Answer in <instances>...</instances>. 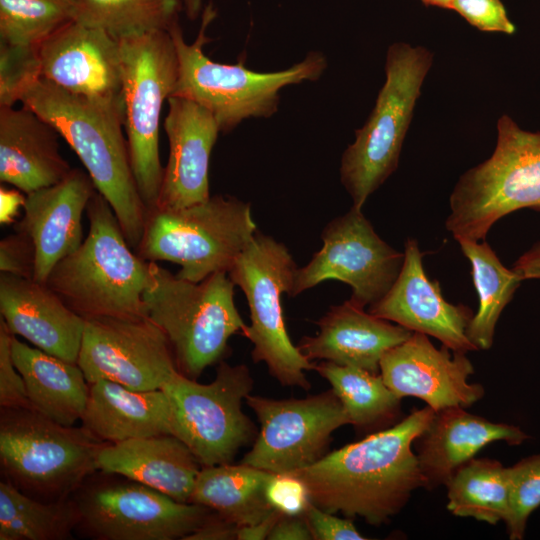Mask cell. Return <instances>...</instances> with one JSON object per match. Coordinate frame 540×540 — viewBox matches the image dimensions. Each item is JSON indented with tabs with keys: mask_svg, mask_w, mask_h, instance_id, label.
<instances>
[{
	"mask_svg": "<svg viewBox=\"0 0 540 540\" xmlns=\"http://www.w3.org/2000/svg\"><path fill=\"white\" fill-rule=\"evenodd\" d=\"M435 410H413L407 417L364 439L325 454L294 473L311 502L330 513L360 517L381 525L398 514L418 488H427L412 446Z\"/></svg>",
	"mask_w": 540,
	"mask_h": 540,
	"instance_id": "obj_1",
	"label": "cell"
},
{
	"mask_svg": "<svg viewBox=\"0 0 540 540\" xmlns=\"http://www.w3.org/2000/svg\"><path fill=\"white\" fill-rule=\"evenodd\" d=\"M20 102L48 121L74 150L136 252L148 210L138 191L123 134L122 97L73 94L40 78Z\"/></svg>",
	"mask_w": 540,
	"mask_h": 540,
	"instance_id": "obj_2",
	"label": "cell"
},
{
	"mask_svg": "<svg viewBox=\"0 0 540 540\" xmlns=\"http://www.w3.org/2000/svg\"><path fill=\"white\" fill-rule=\"evenodd\" d=\"M86 214V238L55 265L45 284L85 320L146 317L142 295L150 262L130 247L112 207L97 190Z\"/></svg>",
	"mask_w": 540,
	"mask_h": 540,
	"instance_id": "obj_3",
	"label": "cell"
},
{
	"mask_svg": "<svg viewBox=\"0 0 540 540\" xmlns=\"http://www.w3.org/2000/svg\"><path fill=\"white\" fill-rule=\"evenodd\" d=\"M215 14L213 6L208 5L198 35L190 44L186 43L178 21L170 27L179 63L171 96L190 99L207 109L216 119L220 132H231L248 118L271 117L278 110L282 88L316 81L325 72L327 59L319 51H311L302 61L275 72L250 70L243 59L236 64L211 60L203 48L210 41L206 30Z\"/></svg>",
	"mask_w": 540,
	"mask_h": 540,
	"instance_id": "obj_4",
	"label": "cell"
},
{
	"mask_svg": "<svg viewBox=\"0 0 540 540\" xmlns=\"http://www.w3.org/2000/svg\"><path fill=\"white\" fill-rule=\"evenodd\" d=\"M234 286L228 272L192 282L150 262L144 312L168 337L185 376L196 380L229 353L231 336L244 335L247 324L235 306Z\"/></svg>",
	"mask_w": 540,
	"mask_h": 540,
	"instance_id": "obj_5",
	"label": "cell"
},
{
	"mask_svg": "<svg viewBox=\"0 0 540 540\" xmlns=\"http://www.w3.org/2000/svg\"><path fill=\"white\" fill-rule=\"evenodd\" d=\"M105 442L30 408L0 409V464L5 480L45 502L70 498L98 471Z\"/></svg>",
	"mask_w": 540,
	"mask_h": 540,
	"instance_id": "obj_6",
	"label": "cell"
},
{
	"mask_svg": "<svg viewBox=\"0 0 540 540\" xmlns=\"http://www.w3.org/2000/svg\"><path fill=\"white\" fill-rule=\"evenodd\" d=\"M257 231L249 203L214 195L178 209L149 211L136 253L148 262L178 264V277L200 282L228 272Z\"/></svg>",
	"mask_w": 540,
	"mask_h": 540,
	"instance_id": "obj_7",
	"label": "cell"
},
{
	"mask_svg": "<svg viewBox=\"0 0 540 540\" xmlns=\"http://www.w3.org/2000/svg\"><path fill=\"white\" fill-rule=\"evenodd\" d=\"M493 154L459 178L445 225L455 240H484L502 217L523 208L540 211V132L509 116L497 123Z\"/></svg>",
	"mask_w": 540,
	"mask_h": 540,
	"instance_id": "obj_8",
	"label": "cell"
},
{
	"mask_svg": "<svg viewBox=\"0 0 540 540\" xmlns=\"http://www.w3.org/2000/svg\"><path fill=\"white\" fill-rule=\"evenodd\" d=\"M433 54L407 43L389 46L386 80L375 106L355 140L342 154L340 180L353 205L363 207L368 197L396 170L423 81Z\"/></svg>",
	"mask_w": 540,
	"mask_h": 540,
	"instance_id": "obj_9",
	"label": "cell"
},
{
	"mask_svg": "<svg viewBox=\"0 0 540 540\" xmlns=\"http://www.w3.org/2000/svg\"><path fill=\"white\" fill-rule=\"evenodd\" d=\"M123 125L133 175L148 210L157 206L164 167L159 125L178 79V55L169 30L120 38Z\"/></svg>",
	"mask_w": 540,
	"mask_h": 540,
	"instance_id": "obj_10",
	"label": "cell"
},
{
	"mask_svg": "<svg viewBox=\"0 0 540 540\" xmlns=\"http://www.w3.org/2000/svg\"><path fill=\"white\" fill-rule=\"evenodd\" d=\"M297 269L285 244L257 231L228 275L247 299L250 325L243 336L253 345V361L264 362L282 386L309 390L305 371L313 370L315 363L290 340L281 306V296L290 294Z\"/></svg>",
	"mask_w": 540,
	"mask_h": 540,
	"instance_id": "obj_11",
	"label": "cell"
},
{
	"mask_svg": "<svg viewBox=\"0 0 540 540\" xmlns=\"http://www.w3.org/2000/svg\"><path fill=\"white\" fill-rule=\"evenodd\" d=\"M98 471L71 496L76 530L98 540H174L197 530L214 512L181 503L127 477Z\"/></svg>",
	"mask_w": 540,
	"mask_h": 540,
	"instance_id": "obj_12",
	"label": "cell"
},
{
	"mask_svg": "<svg viewBox=\"0 0 540 540\" xmlns=\"http://www.w3.org/2000/svg\"><path fill=\"white\" fill-rule=\"evenodd\" d=\"M253 383L246 365L222 360L208 384L177 371L162 386L171 406L173 435L202 467L231 463L239 449L257 437V427L242 411Z\"/></svg>",
	"mask_w": 540,
	"mask_h": 540,
	"instance_id": "obj_13",
	"label": "cell"
},
{
	"mask_svg": "<svg viewBox=\"0 0 540 540\" xmlns=\"http://www.w3.org/2000/svg\"><path fill=\"white\" fill-rule=\"evenodd\" d=\"M245 400L261 430L240 463L273 474L294 473L314 464L327 454L332 433L350 424L332 389L305 398L249 394Z\"/></svg>",
	"mask_w": 540,
	"mask_h": 540,
	"instance_id": "obj_14",
	"label": "cell"
},
{
	"mask_svg": "<svg viewBox=\"0 0 540 540\" xmlns=\"http://www.w3.org/2000/svg\"><path fill=\"white\" fill-rule=\"evenodd\" d=\"M322 247L298 268L289 294H298L327 280L352 288L350 300L365 308L379 301L398 277L404 252L388 245L374 230L362 209H351L330 221L321 234Z\"/></svg>",
	"mask_w": 540,
	"mask_h": 540,
	"instance_id": "obj_15",
	"label": "cell"
},
{
	"mask_svg": "<svg viewBox=\"0 0 540 540\" xmlns=\"http://www.w3.org/2000/svg\"><path fill=\"white\" fill-rule=\"evenodd\" d=\"M77 364L88 383L139 391L161 389L179 371L168 337L148 317L86 320Z\"/></svg>",
	"mask_w": 540,
	"mask_h": 540,
	"instance_id": "obj_16",
	"label": "cell"
},
{
	"mask_svg": "<svg viewBox=\"0 0 540 540\" xmlns=\"http://www.w3.org/2000/svg\"><path fill=\"white\" fill-rule=\"evenodd\" d=\"M442 345L437 349L428 336L413 332L389 349L380 360V374L399 397L414 396L435 411L450 406L467 407L485 394L484 387L469 383L474 367L466 353Z\"/></svg>",
	"mask_w": 540,
	"mask_h": 540,
	"instance_id": "obj_17",
	"label": "cell"
},
{
	"mask_svg": "<svg viewBox=\"0 0 540 540\" xmlns=\"http://www.w3.org/2000/svg\"><path fill=\"white\" fill-rule=\"evenodd\" d=\"M368 311L412 332L435 337L452 351L467 353L478 350L466 334L474 315L472 310L443 298L439 283L431 281L424 271L416 239L406 240L398 277L389 291L369 306Z\"/></svg>",
	"mask_w": 540,
	"mask_h": 540,
	"instance_id": "obj_18",
	"label": "cell"
},
{
	"mask_svg": "<svg viewBox=\"0 0 540 540\" xmlns=\"http://www.w3.org/2000/svg\"><path fill=\"white\" fill-rule=\"evenodd\" d=\"M41 78L73 94L121 98L119 40L73 21L39 45Z\"/></svg>",
	"mask_w": 540,
	"mask_h": 540,
	"instance_id": "obj_19",
	"label": "cell"
},
{
	"mask_svg": "<svg viewBox=\"0 0 540 540\" xmlns=\"http://www.w3.org/2000/svg\"><path fill=\"white\" fill-rule=\"evenodd\" d=\"M95 191L89 174L72 168L60 182L26 194L15 230L24 232L34 245L37 282L46 283L55 265L83 243L82 217Z\"/></svg>",
	"mask_w": 540,
	"mask_h": 540,
	"instance_id": "obj_20",
	"label": "cell"
},
{
	"mask_svg": "<svg viewBox=\"0 0 540 540\" xmlns=\"http://www.w3.org/2000/svg\"><path fill=\"white\" fill-rule=\"evenodd\" d=\"M167 102L169 157L155 209H178L210 198L209 160L220 133L214 116L196 102L177 96Z\"/></svg>",
	"mask_w": 540,
	"mask_h": 540,
	"instance_id": "obj_21",
	"label": "cell"
},
{
	"mask_svg": "<svg viewBox=\"0 0 540 540\" xmlns=\"http://www.w3.org/2000/svg\"><path fill=\"white\" fill-rule=\"evenodd\" d=\"M0 313L13 335L42 351L77 363L86 320L45 283L1 272Z\"/></svg>",
	"mask_w": 540,
	"mask_h": 540,
	"instance_id": "obj_22",
	"label": "cell"
},
{
	"mask_svg": "<svg viewBox=\"0 0 540 540\" xmlns=\"http://www.w3.org/2000/svg\"><path fill=\"white\" fill-rule=\"evenodd\" d=\"M319 332L296 345L309 360L380 373V360L389 349L406 341L412 331L366 312L350 299L330 309L316 322Z\"/></svg>",
	"mask_w": 540,
	"mask_h": 540,
	"instance_id": "obj_23",
	"label": "cell"
},
{
	"mask_svg": "<svg viewBox=\"0 0 540 540\" xmlns=\"http://www.w3.org/2000/svg\"><path fill=\"white\" fill-rule=\"evenodd\" d=\"M529 439L520 427L491 422L462 406L435 411L427 429L414 441L427 489L445 485L452 474L486 445L504 441L520 445Z\"/></svg>",
	"mask_w": 540,
	"mask_h": 540,
	"instance_id": "obj_24",
	"label": "cell"
},
{
	"mask_svg": "<svg viewBox=\"0 0 540 540\" xmlns=\"http://www.w3.org/2000/svg\"><path fill=\"white\" fill-rule=\"evenodd\" d=\"M58 131L26 106L0 107V180L25 194L54 185L72 170Z\"/></svg>",
	"mask_w": 540,
	"mask_h": 540,
	"instance_id": "obj_25",
	"label": "cell"
},
{
	"mask_svg": "<svg viewBox=\"0 0 540 540\" xmlns=\"http://www.w3.org/2000/svg\"><path fill=\"white\" fill-rule=\"evenodd\" d=\"M98 471L118 474L181 503H189L201 465L177 436L161 434L104 443L97 458Z\"/></svg>",
	"mask_w": 540,
	"mask_h": 540,
	"instance_id": "obj_26",
	"label": "cell"
},
{
	"mask_svg": "<svg viewBox=\"0 0 540 540\" xmlns=\"http://www.w3.org/2000/svg\"><path fill=\"white\" fill-rule=\"evenodd\" d=\"M81 426L105 443L161 434L173 435L169 399L162 389L139 391L119 383H89Z\"/></svg>",
	"mask_w": 540,
	"mask_h": 540,
	"instance_id": "obj_27",
	"label": "cell"
},
{
	"mask_svg": "<svg viewBox=\"0 0 540 540\" xmlns=\"http://www.w3.org/2000/svg\"><path fill=\"white\" fill-rule=\"evenodd\" d=\"M11 355L23 377L31 409L65 426L81 421L90 385L77 363L31 347L13 334Z\"/></svg>",
	"mask_w": 540,
	"mask_h": 540,
	"instance_id": "obj_28",
	"label": "cell"
},
{
	"mask_svg": "<svg viewBox=\"0 0 540 540\" xmlns=\"http://www.w3.org/2000/svg\"><path fill=\"white\" fill-rule=\"evenodd\" d=\"M271 474L243 463L203 466L189 503L206 506L240 527L255 524L274 511L265 496Z\"/></svg>",
	"mask_w": 540,
	"mask_h": 540,
	"instance_id": "obj_29",
	"label": "cell"
},
{
	"mask_svg": "<svg viewBox=\"0 0 540 540\" xmlns=\"http://www.w3.org/2000/svg\"><path fill=\"white\" fill-rule=\"evenodd\" d=\"M313 370L330 383L355 428L377 432L400 421L401 398L380 373L329 361L314 364Z\"/></svg>",
	"mask_w": 540,
	"mask_h": 540,
	"instance_id": "obj_30",
	"label": "cell"
},
{
	"mask_svg": "<svg viewBox=\"0 0 540 540\" xmlns=\"http://www.w3.org/2000/svg\"><path fill=\"white\" fill-rule=\"evenodd\" d=\"M458 242L463 255L470 262L479 298L478 310L473 315L466 334L478 350H488L493 344L500 314L513 298L522 278L514 269H508L501 263L486 241Z\"/></svg>",
	"mask_w": 540,
	"mask_h": 540,
	"instance_id": "obj_31",
	"label": "cell"
},
{
	"mask_svg": "<svg viewBox=\"0 0 540 540\" xmlns=\"http://www.w3.org/2000/svg\"><path fill=\"white\" fill-rule=\"evenodd\" d=\"M447 509L492 525L506 522L510 512L509 467L488 458H471L445 483Z\"/></svg>",
	"mask_w": 540,
	"mask_h": 540,
	"instance_id": "obj_32",
	"label": "cell"
},
{
	"mask_svg": "<svg viewBox=\"0 0 540 540\" xmlns=\"http://www.w3.org/2000/svg\"><path fill=\"white\" fill-rule=\"evenodd\" d=\"M78 523V510L71 497L45 502L6 480L0 482V540H67Z\"/></svg>",
	"mask_w": 540,
	"mask_h": 540,
	"instance_id": "obj_33",
	"label": "cell"
},
{
	"mask_svg": "<svg viewBox=\"0 0 540 540\" xmlns=\"http://www.w3.org/2000/svg\"><path fill=\"white\" fill-rule=\"evenodd\" d=\"M179 0H76V19L116 39L169 30L178 21Z\"/></svg>",
	"mask_w": 540,
	"mask_h": 540,
	"instance_id": "obj_34",
	"label": "cell"
},
{
	"mask_svg": "<svg viewBox=\"0 0 540 540\" xmlns=\"http://www.w3.org/2000/svg\"><path fill=\"white\" fill-rule=\"evenodd\" d=\"M75 19L76 0H0V42L39 46Z\"/></svg>",
	"mask_w": 540,
	"mask_h": 540,
	"instance_id": "obj_35",
	"label": "cell"
},
{
	"mask_svg": "<svg viewBox=\"0 0 540 540\" xmlns=\"http://www.w3.org/2000/svg\"><path fill=\"white\" fill-rule=\"evenodd\" d=\"M510 512L506 527L511 540H521L530 515L540 507V454L509 467Z\"/></svg>",
	"mask_w": 540,
	"mask_h": 540,
	"instance_id": "obj_36",
	"label": "cell"
},
{
	"mask_svg": "<svg viewBox=\"0 0 540 540\" xmlns=\"http://www.w3.org/2000/svg\"><path fill=\"white\" fill-rule=\"evenodd\" d=\"M41 78L39 46L0 42V107H12Z\"/></svg>",
	"mask_w": 540,
	"mask_h": 540,
	"instance_id": "obj_37",
	"label": "cell"
},
{
	"mask_svg": "<svg viewBox=\"0 0 540 540\" xmlns=\"http://www.w3.org/2000/svg\"><path fill=\"white\" fill-rule=\"evenodd\" d=\"M12 334L0 319V407L30 408L25 383L11 355Z\"/></svg>",
	"mask_w": 540,
	"mask_h": 540,
	"instance_id": "obj_38",
	"label": "cell"
},
{
	"mask_svg": "<svg viewBox=\"0 0 540 540\" xmlns=\"http://www.w3.org/2000/svg\"><path fill=\"white\" fill-rule=\"evenodd\" d=\"M270 506L287 516L302 515L311 503L304 482L294 474H271L265 487Z\"/></svg>",
	"mask_w": 540,
	"mask_h": 540,
	"instance_id": "obj_39",
	"label": "cell"
},
{
	"mask_svg": "<svg viewBox=\"0 0 540 540\" xmlns=\"http://www.w3.org/2000/svg\"><path fill=\"white\" fill-rule=\"evenodd\" d=\"M451 10L481 31L511 35L516 30L500 0H453Z\"/></svg>",
	"mask_w": 540,
	"mask_h": 540,
	"instance_id": "obj_40",
	"label": "cell"
},
{
	"mask_svg": "<svg viewBox=\"0 0 540 540\" xmlns=\"http://www.w3.org/2000/svg\"><path fill=\"white\" fill-rule=\"evenodd\" d=\"M35 249L31 239L22 231L0 241V271L24 278H33Z\"/></svg>",
	"mask_w": 540,
	"mask_h": 540,
	"instance_id": "obj_41",
	"label": "cell"
},
{
	"mask_svg": "<svg viewBox=\"0 0 540 540\" xmlns=\"http://www.w3.org/2000/svg\"><path fill=\"white\" fill-rule=\"evenodd\" d=\"M313 540H366L349 519H342L333 513L309 504L302 514Z\"/></svg>",
	"mask_w": 540,
	"mask_h": 540,
	"instance_id": "obj_42",
	"label": "cell"
},
{
	"mask_svg": "<svg viewBox=\"0 0 540 540\" xmlns=\"http://www.w3.org/2000/svg\"><path fill=\"white\" fill-rule=\"evenodd\" d=\"M239 527L215 511L209 518L184 540H233L237 539Z\"/></svg>",
	"mask_w": 540,
	"mask_h": 540,
	"instance_id": "obj_43",
	"label": "cell"
},
{
	"mask_svg": "<svg viewBox=\"0 0 540 540\" xmlns=\"http://www.w3.org/2000/svg\"><path fill=\"white\" fill-rule=\"evenodd\" d=\"M269 540H313L303 515H282L268 536Z\"/></svg>",
	"mask_w": 540,
	"mask_h": 540,
	"instance_id": "obj_44",
	"label": "cell"
},
{
	"mask_svg": "<svg viewBox=\"0 0 540 540\" xmlns=\"http://www.w3.org/2000/svg\"><path fill=\"white\" fill-rule=\"evenodd\" d=\"M26 194L19 189L0 188V224L8 225L15 222L20 208L24 207Z\"/></svg>",
	"mask_w": 540,
	"mask_h": 540,
	"instance_id": "obj_45",
	"label": "cell"
},
{
	"mask_svg": "<svg viewBox=\"0 0 540 540\" xmlns=\"http://www.w3.org/2000/svg\"><path fill=\"white\" fill-rule=\"evenodd\" d=\"M283 514L274 510L263 520L252 524L239 527L238 540H264L268 539L273 527Z\"/></svg>",
	"mask_w": 540,
	"mask_h": 540,
	"instance_id": "obj_46",
	"label": "cell"
},
{
	"mask_svg": "<svg viewBox=\"0 0 540 540\" xmlns=\"http://www.w3.org/2000/svg\"><path fill=\"white\" fill-rule=\"evenodd\" d=\"M513 269L524 279H540V241L523 254Z\"/></svg>",
	"mask_w": 540,
	"mask_h": 540,
	"instance_id": "obj_47",
	"label": "cell"
},
{
	"mask_svg": "<svg viewBox=\"0 0 540 540\" xmlns=\"http://www.w3.org/2000/svg\"><path fill=\"white\" fill-rule=\"evenodd\" d=\"M185 7L186 15L190 20L198 17L201 8L202 0H182Z\"/></svg>",
	"mask_w": 540,
	"mask_h": 540,
	"instance_id": "obj_48",
	"label": "cell"
},
{
	"mask_svg": "<svg viewBox=\"0 0 540 540\" xmlns=\"http://www.w3.org/2000/svg\"><path fill=\"white\" fill-rule=\"evenodd\" d=\"M426 6H437L444 9H450L453 3V0H421Z\"/></svg>",
	"mask_w": 540,
	"mask_h": 540,
	"instance_id": "obj_49",
	"label": "cell"
}]
</instances>
